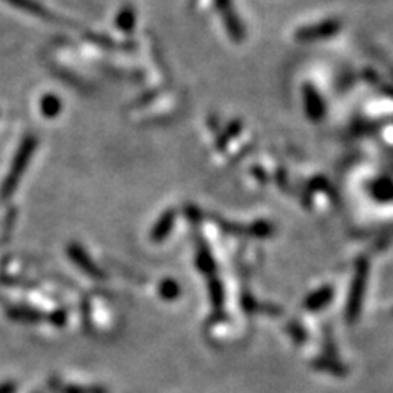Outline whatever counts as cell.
<instances>
[{
  "label": "cell",
  "instance_id": "7a4b0ae2",
  "mask_svg": "<svg viewBox=\"0 0 393 393\" xmlns=\"http://www.w3.org/2000/svg\"><path fill=\"white\" fill-rule=\"evenodd\" d=\"M331 298H332L331 287H323L321 290H316V292L310 295L305 305H307L308 310H320L325 307V305L330 303Z\"/></svg>",
  "mask_w": 393,
  "mask_h": 393
},
{
  "label": "cell",
  "instance_id": "3957f363",
  "mask_svg": "<svg viewBox=\"0 0 393 393\" xmlns=\"http://www.w3.org/2000/svg\"><path fill=\"white\" fill-rule=\"evenodd\" d=\"M59 110V102L54 99V97H49V99L45 100V112L51 115V113H56Z\"/></svg>",
  "mask_w": 393,
  "mask_h": 393
},
{
  "label": "cell",
  "instance_id": "6da1fadb",
  "mask_svg": "<svg viewBox=\"0 0 393 393\" xmlns=\"http://www.w3.org/2000/svg\"><path fill=\"white\" fill-rule=\"evenodd\" d=\"M367 274H369L367 262L360 261L358 267H355V275L353 280V287H351L349 302H348V318L351 321L355 320V318L359 316L360 307H362L364 289H365V282H367Z\"/></svg>",
  "mask_w": 393,
  "mask_h": 393
}]
</instances>
